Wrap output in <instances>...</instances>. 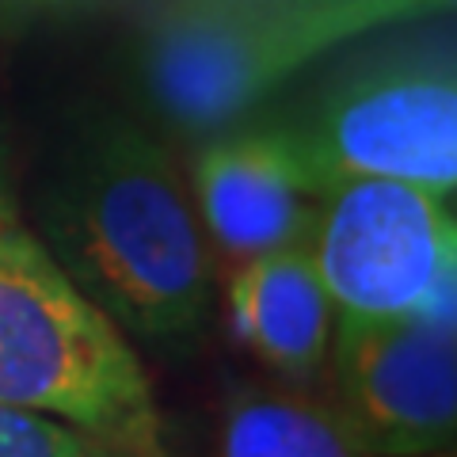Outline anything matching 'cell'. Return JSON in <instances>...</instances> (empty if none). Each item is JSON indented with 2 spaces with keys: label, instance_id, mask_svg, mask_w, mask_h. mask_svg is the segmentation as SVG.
<instances>
[{
  "label": "cell",
  "instance_id": "obj_3",
  "mask_svg": "<svg viewBox=\"0 0 457 457\" xmlns=\"http://www.w3.org/2000/svg\"><path fill=\"white\" fill-rule=\"evenodd\" d=\"M305 164L328 191L339 179H400L453 198L457 77L453 57L404 54L332 84L290 126Z\"/></svg>",
  "mask_w": 457,
  "mask_h": 457
},
{
  "label": "cell",
  "instance_id": "obj_10",
  "mask_svg": "<svg viewBox=\"0 0 457 457\" xmlns=\"http://www.w3.org/2000/svg\"><path fill=\"white\" fill-rule=\"evenodd\" d=\"M450 8L453 0H270L278 46L294 73L317 54L359 38L374 27L435 16Z\"/></svg>",
  "mask_w": 457,
  "mask_h": 457
},
{
  "label": "cell",
  "instance_id": "obj_13",
  "mask_svg": "<svg viewBox=\"0 0 457 457\" xmlns=\"http://www.w3.org/2000/svg\"><path fill=\"white\" fill-rule=\"evenodd\" d=\"M427 457H453V453H450V450H446V453H442V450H438V453H427Z\"/></svg>",
  "mask_w": 457,
  "mask_h": 457
},
{
  "label": "cell",
  "instance_id": "obj_8",
  "mask_svg": "<svg viewBox=\"0 0 457 457\" xmlns=\"http://www.w3.org/2000/svg\"><path fill=\"white\" fill-rule=\"evenodd\" d=\"M228 309L240 339L294 381L320 370L332 343L336 305L328 297L309 245L255 255L228 282Z\"/></svg>",
  "mask_w": 457,
  "mask_h": 457
},
{
  "label": "cell",
  "instance_id": "obj_11",
  "mask_svg": "<svg viewBox=\"0 0 457 457\" xmlns=\"http://www.w3.org/2000/svg\"><path fill=\"white\" fill-rule=\"evenodd\" d=\"M0 457H96V450L73 427L0 404Z\"/></svg>",
  "mask_w": 457,
  "mask_h": 457
},
{
  "label": "cell",
  "instance_id": "obj_1",
  "mask_svg": "<svg viewBox=\"0 0 457 457\" xmlns=\"http://www.w3.org/2000/svg\"><path fill=\"white\" fill-rule=\"evenodd\" d=\"M42 233L62 270L114 324L149 339L206 324L210 240L153 134L107 122L84 137L42 198Z\"/></svg>",
  "mask_w": 457,
  "mask_h": 457
},
{
  "label": "cell",
  "instance_id": "obj_9",
  "mask_svg": "<svg viewBox=\"0 0 457 457\" xmlns=\"http://www.w3.org/2000/svg\"><path fill=\"white\" fill-rule=\"evenodd\" d=\"M213 457H370L336 411L290 393L240 389L225 400Z\"/></svg>",
  "mask_w": 457,
  "mask_h": 457
},
{
  "label": "cell",
  "instance_id": "obj_7",
  "mask_svg": "<svg viewBox=\"0 0 457 457\" xmlns=\"http://www.w3.org/2000/svg\"><path fill=\"white\" fill-rule=\"evenodd\" d=\"M206 240L233 263L309 245L324 191L290 126H245L206 141L191 164Z\"/></svg>",
  "mask_w": 457,
  "mask_h": 457
},
{
  "label": "cell",
  "instance_id": "obj_12",
  "mask_svg": "<svg viewBox=\"0 0 457 457\" xmlns=\"http://www.w3.org/2000/svg\"><path fill=\"white\" fill-rule=\"evenodd\" d=\"M16 221V195H12V168H8V145L0 134V225Z\"/></svg>",
  "mask_w": 457,
  "mask_h": 457
},
{
  "label": "cell",
  "instance_id": "obj_6",
  "mask_svg": "<svg viewBox=\"0 0 457 457\" xmlns=\"http://www.w3.org/2000/svg\"><path fill=\"white\" fill-rule=\"evenodd\" d=\"M270 0H176L145 50V88L183 134H213L290 77Z\"/></svg>",
  "mask_w": 457,
  "mask_h": 457
},
{
  "label": "cell",
  "instance_id": "obj_4",
  "mask_svg": "<svg viewBox=\"0 0 457 457\" xmlns=\"http://www.w3.org/2000/svg\"><path fill=\"white\" fill-rule=\"evenodd\" d=\"M336 312L404 317L453 309L457 221L450 198L400 179H339L309 240Z\"/></svg>",
  "mask_w": 457,
  "mask_h": 457
},
{
  "label": "cell",
  "instance_id": "obj_2",
  "mask_svg": "<svg viewBox=\"0 0 457 457\" xmlns=\"http://www.w3.org/2000/svg\"><path fill=\"white\" fill-rule=\"evenodd\" d=\"M0 404L126 457H164L149 378L122 328L16 221L0 225Z\"/></svg>",
  "mask_w": 457,
  "mask_h": 457
},
{
  "label": "cell",
  "instance_id": "obj_5",
  "mask_svg": "<svg viewBox=\"0 0 457 457\" xmlns=\"http://www.w3.org/2000/svg\"><path fill=\"white\" fill-rule=\"evenodd\" d=\"M332 385L339 423L370 457L450 450L457 423L453 309L404 317L339 312Z\"/></svg>",
  "mask_w": 457,
  "mask_h": 457
}]
</instances>
